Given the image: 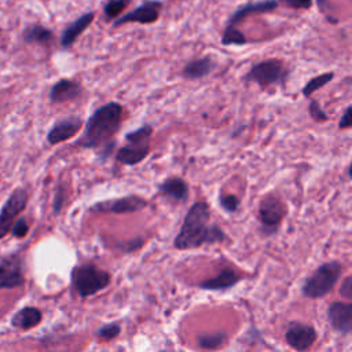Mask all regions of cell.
<instances>
[{"label": "cell", "instance_id": "6da1fadb", "mask_svg": "<svg viewBox=\"0 0 352 352\" xmlns=\"http://www.w3.org/2000/svg\"><path fill=\"white\" fill-rule=\"evenodd\" d=\"M227 238L223 228L210 223V206L205 201L194 202L187 210L183 224L173 239L177 250H191L204 245L220 243Z\"/></svg>", "mask_w": 352, "mask_h": 352}, {"label": "cell", "instance_id": "7a4b0ae2", "mask_svg": "<svg viewBox=\"0 0 352 352\" xmlns=\"http://www.w3.org/2000/svg\"><path fill=\"white\" fill-rule=\"evenodd\" d=\"M122 111L124 107L118 102H107L95 109L85 122L82 133L76 140V146L98 150L114 139L122 124Z\"/></svg>", "mask_w": 352, "mask_h": 352}, {"label": "cell", "instance_id": "3957f363", "mask_svg": "<svg viewBox=\"0 0 352 352\" xmlns=\"http://www.w3.org/2000/svg\"><path fill=\"white\" fill-rule=\"evenodd\" d=\"M342 263L330 260L322 263L309 276H307L301 286V293L309 300H319L326 297L337 285L342 274Z\"/></svg>", "mask_w": 352, "mask_h": 352}, {"label": "cell", "instance_id": "277c9868", "mask_svg": "<svg viewBox=\"0 0 352 352\" xmlns=\"http://www.w3.org/2000/svg\"><path fill=\"white\" fill-rule=\"evenodd\" d=\"M70 279L76 294L81 298H87L104 290L111 282V275L92 263H85L72 270Z\"/></svg>", "mask_w": 352, "mask_h": 352}, {"label": "cell", "instance_id": "5b68a950", "mask_svg": "<svg viewBox=\"0 0 352 352\" xmlns=\"http://www.w3.org/2000/svg\"><path fill=\"white\" fill-rule=\"evenodd\" d=\"M153 132L154 129L151 124H143L142 126L126 132L124 136L126 144L121 146L116 151V161L128 166L142 162L150 153V140Z\"/></svg>", "mask_w": 352, "mask_h": 352}, {"label": "cell", "instance_id": "8992f818", "mask_svg": "<svg viewBox=\"0 0 352 352\" xmlns=\"http://www.w3.org/2000/svg\"><path fill=\"white\" fill-rule=\"evenodd\" d=\"M289 70L282 59L270 58L254 63L243 76L245 82L257 84L261 89L272 85H283L287 80Z\"/></svg>", "mask_w": 352, "mask_h": 352}, {"label": "cell", "instance_id": "52a82bcc", "mask_svg": "<svg viewBox=\"0 0 352 352\" xmlns=\"http://www.w3.org/2000/svg\"><path fill=\"white\" fill-rule=\"evenodd\" d=\"M287 213L282 197L276 191L267 192L258 204V224L264 238L275 235Z\"/></svg>", "mask_w": 352, "mask_h": 352}, {"label": "cell", "instance_id": "ba28073f", "mask_svg": "<svg viewBox=\"0 0 352 352\" xmlns=\"http://www.w3.org/2000/svg\"><path fill=\"white\" fill-rule=\"evenodd\" d=\"M164 3L160 0H144L132 11L120 15L113 21V28H120L126 23H140V25H150L158 21Z\"/></svg>", "mask_w": 352, "mask_h": 352}, {"label": "cell", "instance_id": "9c48e42d", "mask_svg": "<svg viewBox=\"0 0 352 352\" xmlns=\"http://www.w3.org/2000/svg\"><path fill=\"white\" fill-rule=\"evenodd\" d=\"M148 202L136 194L122 195L114 199H104L99 201L92 205V210L102 212V213H114V214H126V213H135L139 210H143Z\"/></svg>", "mask_w": 352, "mask_h": 352}, {"label": "cell", "instance_id": "30bf717a", "mask_svg": "<svg viewBox=\"0 0 352 352\" xmlns=\"http://www.w3.org/2000/svg\"><path fill=\"white\" fill-rule=\"evenodd\" d=\"M26 204L28 191L25 188H16L11 192L0 212V239L11 231L15 216H18L26 208Z\"/></svg>", "mask_w": 352, "mask_h": 352}, {"label": "cell", "instance_id": "8fae6325", "mask_svg": "<svg viewBox=\"0 0 352 352\" xmlns=\"http://www.w3.org/2000/svg\"><path fill=\"white\" fill-rule=\"evenodd\" d=\"M316 340H318V333L315 327L309 323L292 322L285 331L286 344L297 352L308 351L315 344Z\"/></svg>", "mask_w": 352, "mask_h": 352}, {"label": "cell", "instance_id": "7c38bea8", "mask_svg": "<svg viewBox=\"0 0 352 352\" xmlns=\"http://www.w3.org/2000/svg\"><path fill=\"white\" fill-rule=\"evenodd\" d=\"M25 283L22 260L16 254H11L0 261V290L15 289Z\"/></svg>", "mask_w": 352, "mask_h": 352}, {"label": "cell", "instance_id": "4fadbf2b", "mask_svg": "<svg viewBox=\"0 0 352 352\" xmlns=\"http://www.w3.org/2000/svg\"><path fill=\"white\" fill-rule=\"evenodd\" d=\"M327 319L331 329L342 336L352 331V304L349 301H333L327 307Z\"/></svg>", "mask_w": 352, "mask_h": 352}, {"label": "cell", "instance_id": "5bb4252c", "mask_svg": "<svg viewBox=\"0 0 352 352\" xmlns=\"http://www.w3.org/2000/svg\"><path fill=\"white\" fill-rule=\"evenodd\" d=\"M82 128V118L78 116H69L56 121L47 133V142L50 144H58L76 136Z\"/></svg>", "mask_w": 352, "mask_h": 352}, {"label": "cell", "instance_id": "9a60e30c", "mask_svg": "<svg viewBox=\"0 0 352 352\" xmlns=\"http://www.w3.org/2000/svg\"><path fill=\"white\" fill-rule=\"evenodd\" d=\"M94 19H95V12L88 11V12L81 14L78 18H76L67 26H65V29L60 33V38H59L60 48L70 50L74 45V43L77 41V38L92 25Z\"/></svg>", "mask_w": 352, "mask_h": 352}, {"label": "cell", "instance_id": "2e32d148", "mask_svg": "<svg viewBox=\"0 0 352 352\" xmlns=\"http://www.w3.org/2000/svg\"><path fill=\"white\" fill-rule=\"evenodd\" d=\"M279 7L278 0H260V1H252L241 4L228 18L227 25L236 26L246 18L252 15H260V14H268L275 11Z\"/></svg>", "mask_w": 352, "mask_h": 352}, {"label": "cell", "instance_id": "e0dca14e", "mask_svg": "<svg viewBox=\"0 0 352 352\" xmlns=\"http://www.w3.org/2000/svg\"><path fill=\"white\" fill-rule=\"evenodd\" d=\"M243 278L235 270L230 267H224L214 276L199 282L198 287L202 290H210V292H224V290L232 289Z\"/></svg>", "mask_w": 352, "mask_h": 352}, {"label": "cell", "instance_id": "ac0fdd59", "mask_svg": "<svg viewBox=\"0 0 352 352\" xmlns=\"http://www.w3.org/2000/svg\"><path fill=\"white\" fill-rule=\"evenodd\" d=\"M81 94L82 85L78 81L70 78H60L51 87L48 96L52 103H63L77 99Z\"/></svg>", "mask_w": 352, "mask_h": 352}, {"label": "cell", "instance_id": "d6986e66", "mask_svg": "<svg viewBox=\"0 0 352 352\" xmlns=\"http://www.w3.org/2000/svg\"><path fill=\"white\" fill-rule=\"evenodd\" d=\"M157 188L162 197H165L176 204H183L187 201L188 184L182 177H177V176L168 177L164 182H161Z\"/></svg>", "mask_w": 352, "mask_h": 352}, {"label": "cell", "instance_id": "ffe728a7", "mask_svg": "<svg viewBox=\"0 0 352 352\" xmlns=\"http://www.w3.org/2000/svg\"><path fill=\"white\" fill-rule=\"evenodd\" d=\"M216 69V62L212 56H202L188 60L183 69L182 76L188 81H195L208 77Z\"/></svg>", "mask_w": 352, "mask_h": 352}, {"label": "cell", "instance_id": "44dd1931", "mask_svg": "<svg viewBox=\"0 0 352 352\" xmlns=\"http://www.w3.org/2000/svg\"><path fill=\"white\" fill-rule=\"evenodd\" d=\"M22 40L26 44H37V45H43V47H50L55 40V34L51 29H48L44 25L32 23L23 29Z\"/></svg>", "mask_w": 352, "mask_h": 352}, {"label": "cell", "instance_id": "7402d4cb", "mask_svg": "<svg viewBox=\"0 0 352 352\" xmlns=\"http://www.w3.org/2000/svg\"><path fill=\"white\" fill-rule=\"evenodd\" d=\"M43 319V314L36 307H23L11 318V326L19 330H30L36 327Z\"/></svg>", "mask_w": 352, "mask_h": 352}, {"label": "cell", "instance_id": "603a6c76", "mask_svg": "<svg viewBox=\"0 0 352 352\" xmlns=\"http://www.w3.org/2000/svg\"><path fill=\"white\" fill-rule=\"evenodd\" d=\"M228 342V333L226 330H219L213 333H201L197 337V344L201 349L214 351L223 348Z\"/></svg>", "mask_w": 352, "mask_h": 352}, {"label": "cell", "instance_id": "cb8c5ba5", "mask_svg": "<svg viewBox=\"0 0 352 352\" xmlns=\"http://www.w3.org/2000/svg\"><path fill=\"white\" fill-rule=\"evenodd\" d=\"M334 78V72H326V73H322V74H318V76H314L312 78H309L302 89H301V94L304 98H311L316 91H319L320 88H323L324 85H327L331 80Z\"/></svg>", "mask_w": 352, "mask_h": 352}, {"label": "cell", "instance_id": "d4e9b609", "mask_svg": "<svg viewBox=\"0 0 352 352\" xmlns=\"http://www.w3.org/2000/svg\"><path fill=\"white\" fill-rule=\"evenodd\" d=\"M248 43L246 36L234 25H227L221 34L223 45H245Z\"/></svg>", "mask_w": 352, "mask_h": 352}, {"label": "cell", "instance_id": "484cf974", "mask_svg": "<svg viewBox=\"0 0 352 352\" xmlns=\"http://www.w3.org/2000/svg\"><path fill=\"white\" fill-rule=\"evenodd\" d=\"M132 0H106L103 4V14L107 21H114L118 18Z\"/></svg>", "mask_w": 352, "mask_h": 352}, {"label": "cell", "instance_id": "4316f807", "mask_svg": "<svg viewBox=\"0 0 352 352\" xmlns=\"http://www.w3.org/2000/svg\"><path fill=\"white\" fill-rule=\"evenodd\" d=\"M219 205L227 213H236L241 206V199L234 194H224L219 195Z\"/></svg>", "mask_w": 352, "mask_h": 352}, {"label": "cell", "instance_id": "83f0119b", "mask_svg": "<svg viewBox=\"0 0 352 352\" xmlns=\"http://www.w3.org/2000/svg\"><path fill=\"white\" fill-rule=\"evenodd\" d=\"M120 333H121V324L117 323V322H111V323L102 324V326L96 330V336H98L100 340H104V341L114 340Z\"/></svg>", "mask_w": 352, "mask_h": 352}, {"label": "cell", "instance_id": "f1b7e54d", "mask_svg": "<svg viewBox=\"0 0 352 352\" xmlns=\"http://www.w3.org/2000/svg\"><path fill=\"white\" fill-rule=\"evenodd\" d=\"M308 113L315 122H326L329 120V114L324 111V109L316 99H311L308 106Z\"/></svg>", "mask_w": 352, "mask_h": 352}, {"label": "cell", "instance_id": "f546056e", "mask_svg": "<svg viewBox=\"0 0 352 352\" xmlns=\"http://www.w3.org/2000/svg\"><path fill=\"white\" fill-rule=\"evenodd\" d=\"M143 245H144V239L138 236V238H133V239H129V241L117 242L114 246H116V249H118L124 253H133V252L139 250Z\"/></svg>", "mask_w": 352, "mask_h": 352}, {"label": "cell", "instance_id": "4dcf8cb0", "mask_svg": "<svg viewBox=\"0 0 352 352\" xmlns=\"http://www.w3.org/2000/svg\"><path fill=\"white\" fill-rule=\"evenodd\" d=\"M66 202V188L63 184H59L56 187V191H55V195H54V205H52V209H54V214H58L63 205Z\"/></svg>", "mask_w": 352, "mask_h": 352}, {"label": "cell", "instance_id": "1f68e13d", "mask_svg": "<svg viewBox=\"0 0 352 352\" xmlns=\"http://www.w3.org/2000/svg\"><path fill=\"white\" fill-rule=\"evenodd\" d=\"M278 3L293 10H309L314 4V0H278Z\"/></svg>", "mask_w": 352, "mask_h": 352}, {"label": "cell", "instance_id": "d6a6232c", "mask_svg": "<svg viewBox=\"0 0 352 352\" xmlns=\"http://www.w3.org/2000/svg\"><path fill=\"white\" fill-rule=\"evenodd\" d=\"M28 231H29V226H28L26 220H25L23 217H21V219L16 220V223L12 224L10 232H11L15 238H23V236H26Z\"/></svg>", "mask_w": 352, "mask_h": 352}, {"label": "cell", "instance_id": "836d02e7", "mask_svg": "<svg viewBox=\"0 0 352 352\" xmlns=\"http://www.w3.org/2000/svg\"><path fill=\"white\" fill-rule=\"evenodd\" d=\"M340 296L348 301L352 298V276L351 275H346L342 279L341 287H340Z\"/></svg>", "mask_w": 352, "mask_h": 352}, {"label": "cell", "instance_id": "e575fe53", "mask_svg": "<svg viewBox=\"0 0 352 352\" xmlns=\"http://www.w3.org/2000/svg\"><path fill=\"white\" fill-rule=\"evenodd\" d=\"M116 143H117L116 139H111L110 142L104 143L100 148H98L99 150V160H100V162H104L113 154V151L116 148Z\"/></svg>", "mask_w": 352, "mask_h": 352}, {"label": "cell", "instance_id": "d590c367", "mask_svg": "<svg viewBox=\"0 0 352 352\" xmlns=\"http://www.w3.org/2000/svg\"><path fill=\"white\" fill-rule=\"evenodd\" d=\"M351 113H352V106H346L342 116L340 117V121H338V128L340 129H348L351 128V124H352V120H351Z\"/></svg>", "mask_w": 352, "mask_h": 352}, {"label": "cell", "instance_id": "8d00e7d4", "mask_svg": "<svg viewBox=\"0 0 352 352\" xmlns=\"http://www.w3.org/2000/svg\"><path fill=\"white\" fill-rule=\"evenodd\" d=\"M351 168H352V165L349 164V165L346 166V176H348V179H351V177H352V173H351Z\"/></svg>", "mask_w": 352, "mask_h": 352}, {"label": "cell", "instance_id": "74e56055", "mask_svg": "<svg viewBox=\"0 0 352 352\" xmlns=\"http://www.w3.org/2000/svg\"><path fill=\"white\" fill-rule=\"evenodd\" d=\"M0 34H1V28H0Z\"/></svg>", "mask_w": 352, "mask_h": 352}]
</instances>
